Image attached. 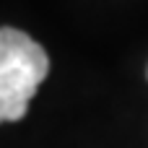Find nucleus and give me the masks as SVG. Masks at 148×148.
Returning a JSON list of instances; mask_svg holds the SVG:
<instances>
[{"instance_id":"obj_1","label":"nucleus","mask_w":148,"mask_h":148,"mask_svg":"<svg viewBox=\"0 0 148 148\" xmlns=\"http://www.w3.org/2000/svg\"><path fill=\"white\" fill-rule=\"evenodd\" d=\"M49 73V57L29 34L0 29V122H16L29 112V101Z\"/></svg>"}]
</instances>
